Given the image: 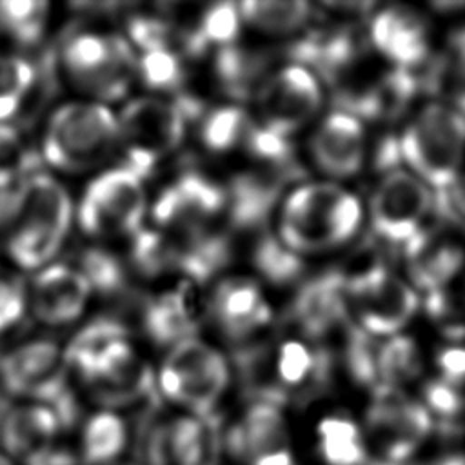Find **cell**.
I'll return each mask as SVG.
<instances>
[{
    "label": "cell",
    "mask_w": 465,
    "mask_h": 465,
    "mask_svg": "<svg viewBox=\"0 0 465 465\" xmlns=\"http://www.w3.org/2000/svg\"><path fill=\"white\" fill-rule=\"evenodd\" d=\"M133 331L120 320L98 316L76 327L73 336L62 345L67 372L73 385H84L91 372L124 341L131 340Z\"/></svg>",
    "instance_id": "603a6c76"
},
{
    "label": "cell",
    "mask_w": 465,
    "mask_h": 465,
    "mask_svg": "<svg viewBox=\"0 0 465 465\" xmlns=\"http://www.w3.org/2000/svg\"><path fill=\"white\" fill-rule=\"evenodd\" d=\"M300 174V169H249L232 174L225 183L223 218L232 231H254L262 227L285 185Z\"/></svg>",
    "instance_id": "ffe728a7"
},
{
    "label": "cell",
    "mask_w": 465,
    "mask_h": 465,
    "mask_svg": "<svg viewBox=\"0 0 465 465\" xmlns=\"http://www.w3.org/2000/svg\"><path fill=\"white\" fill-rule=\"evenodd\" d=\"M420 371V358L416 343L407 336H392L380 345L378 374L380 385L394 387L412 380Z\"/></svg>",
    "instance_id": "b9f144b4"
},
{
    "label": "cell",
    "mask_w": 465,
    "mask_h": 465,
    "mask_svg": "<svg viewBox=\"0 0 465 465\" xmlns=\"http://www.w3.org/2000/svg\"><path fill=\"white\" fill-rule=\"evenodd\" d=\"M272 322V309L254 278L225 274L205 289V327L243 347Z\"/></svg>",
    "instance_id": "8fae6325"
},
{
    "label": "cell",
    "mask_w": 465,
    "mask_h": 465,
    "mask_svg": "<svg viewBox=\"0 0 465 465\" xmlns=\"http://www.w3.org/2000/svg\"><path fill=\"white\" fill-rule=\"evenodd\" d=\"M71 385L64 347L51 338H27L0 352V391L13 401L56 405Z\"/></svg>",
    "instance_id": "9c48e42d"
},
{
    "label": "cell",
    "mask_w": 465,
    "mask_h": 465,
    "mask_svg": "<svg viewBox=\"0 0 465 465\" xmlns=\"http://www.w3.org/2000/svg\"><path fill=\"white\" fill-rule=\"evenodd\" d=\"M242 151L263 169H296L289 138L260 122L251 125Z\"/></svg>",
    "instance_id": "60d3db41"
},
{
    "label": "cell",
    "mask_w": 465,
    "mask_h": 465,
    "mask_svg": "<svg viewBox=\"0 0 465 465\" xmlns=\"http://www.w3.org/2000/svg\"><path fill=\"white\" fill-rule=\"evenodd\" d=\"M452 47H454V51H456L458 60H460L461 65L465 67V29L458 31V33L452 36Z\"/></svg>",
    "instance_id": "681fc988"
},
{
    "label": "cell",
    "mask_w": 465,
    "mask_h": 465,
    "mask_svg": "<svg viewBox=\"0 0 465 465\" xmlns=\"http://www.w3.org/2000/svg\"><path fill=\"white\" fill-rule=\"evenodd\" d=\"M231 381L229 358L203 336L173 345L154 365V392L176 412L214 418Z\"/></svg>",
    "instance_id": "277c9868"
},
{
    "label": "cell",
    "mask_w": 465,
    "mask_h": 465,
    "mask_svg": "<svg viewBox=\"0 0 465 465\" xmlns=\"http://www.w3.org/2000/svg\"><path fill=\"white\" fill-rule=\"evenodd\" d=\"M122 35L136 54L167 47L178 49V24L169 15L131 13Z\"/></svg>",
    "instance_id": "ab89813d"
},
{
    "label": "cell",
    "mask_w": 465,
    "mask_h": 465,
    "mask_svg": "<svg viewBox=\"0 0 465 465\" xmlns=\"http://www.w3.org/2000/svg\"><path fill=\"white\" fill-rule=\"evenodd\" d=\"M36 145L15 122H0V193L11 191L36 169Z\"/></svg>",
    "instance_id": "74e56055"
},
{
    "label": "cell",
    "mask_w": 465,
    "mask_h": 465,
    "mask_svg": "<svg viewBox=\"0 0 465 465\" xmlns=\"http://www.w3.org/2000/svg\"><path fill=\"white\" fill-rule=\"evenodd\" d=\"M252 124L254 120L240 104L223 102L203 109L194 122V134L202 151L211 156H225L242 151Z\"/></svg>",
    "instance_id": "f546056e"
},
{
    "label": "cell",
    "mask_w": 465,
    "mask_h": 465,
    "mask_svg": "<svg viewBox=\"0 0 465 465\" xmlns=\"http://www.w3.org/2000/svg\"><path fill=\"white\" fill-rule=\"evenodd\" d=\"M222 434L225 460L238 465H294L282 403L256 398Z\"/></svg>",
    "instance_id": "5bb4252c"
},
{
    "label": "cell",
    "mask_w": 465,
    "mask_h": 465,
    "mask_svg": "<svg viewBox=\"0 0 465 465\" xmlns=\"http://www.w3.org/2000/svg\"><path fill=\"white\" fill-rule=\"evenodd\" d=\"M432 465H465V454H452L445 456L443 460L432 463Z\"/></svg>",
    "instance_id": "f907efd6"
},
{
    "label": "cell",
    "mask_w": 465,
    "mask_h": 465,
    "mask_svg": "<svg viewBox=\"0 0 465 465\" xmlns=\"http://www.w3.org/2000/svg\"><path fill=\"white\" fill-rule=\"evenodd\" d=\"M251 100L262 125L289 136L316 113L322 93L307 67L291 64L263 76Z\"/></svg>",
    "instance_id": "e0dca14e"
},
{
    "label": "cell",
    "mask_w": 465,
    "mask_h": 465,
    "mask_svg": "<svg viewBox=\"0 0 465 465\" xmlns=\"http://www.w3.org/2000/svg\"><path fill=\"white\" fill-rule=\"evenodd\" d=\"M232 252L234 247L229 232L218 225L176 236L174 278L207 289L218 278L225 276V269L232 262Z\"/></svg>",
    "instance_id": "cb8c5ba5"
},
{
    "label": "cell",
    "mask_w": 465,
    "mask_h": 465,
    "mask_svg": "<svg viewBox=\"0 0 465 465\" xmlns=\"http://www.w3.org/2000/svg\"><path fill=\"white\" fill-rule=\"evenodd\" d=\"M223 434L214 418L171 411L143 441L140 465H223Z\"/></svg>",
    "instance_id": "7c38bea8"
},
{
    "label": "cell",
    "mask_w": 465,
    "mask_h": 465,
    "mask_svg": "<svg viewBox=\"0 0 465 465\" xmlns=\"http://www.w3.org/2000/svg\"><path fill=\"white\" fill-rule=\"evenodd\" d=\"M56 67L76 98L111 107L124 104L136 85V53L122 31L104 27L71 31L58 47Z\"/></svg>",
    "instance_id": "3957f363"
},
{
    "label": "cell",
    "mask_w": 465,
    "mask_h": 465,
    "mask_svg": "<svg viewBox=\"0 0 465 465\" xmlns=\"http://www.w3.org/2000/svg\"><path fill=\"white\" fill-rule=\"evenodd\" d=\"M432 429L430 414L420 403L405 400L398 389L378 385L367 411V430L387 461L403 463Z\"/></svg>",
    "instance_id": "d6986e66"
},
{
    "label": "cell",
    "mask_w": 465,
    "mask_h": 465,
    "mask_svg": "<svg viewBox=\"0 0 465 465\" xmlns=\"http://www.w3.org/2000/svg\"><path fill=\"white\" fill-rule=\"evenodd\" d=\"M27 316L25 287L9 274H0V338L11 334Z\"/></svg>",
    "instance_id": "ee69618b"
},
{
    "label": "cell",
    "mask_w": 465,
    "mask_h": 465,
    "mask_svg": "<svg viewBox=\"0 0 465 465\" xmlns=\"http://www.w3.org/2000/svg\"><path fill=\"white\" fill-rule=\"evenodd\" d=\"M74 227V198L64 180L35 171L11 189L0 213V256L18 272L35 274L58 260Z\"/></svg>",
    "instance_id": "6da1fadb"
},
{
    "label": "cell",
    "mask_w": 465,
    "mask_h": 465,
    "mask_svg": "<svg viewBox=\"0 0 465 465\" xmlns=\"http://www.w3.org/2000/svg\"><path fill=\"white\" fill-rule=\"evenodd\" d=\"M209 76L231 104L247 102L252 98L263 80V60L240 44L214 51L209 58Z\"/></svg>",
    "instance_id": "83f0119b"
},
{
    "label": "cell",
    "mask_w": 465,
    "mask_h": 465,
    "mask_svg": "<svg viewBox=\"0 0 465 465\" xmlns=\"http://www.w3.org/2000/svg\"><path fill=\"white\" fill-rule=\"evenodd\" d=\"M425 400L430 411L440 414L441 418H452L461 412L463 409V398L460 396L456 385L440 380L430 381L425 387Z\"/></svg>",
    "instance_id": "bcb514c9"
},
{
    "label": "cell",
    "mask_w": 465,
    "mask_h": 465,
    "mask_svg": "<svg viewBox=\"0 0 465 465\" xmlns=\"http://www.w3.org/2000/svg\"><path fill=\"white\" fill-rule=\"evenodd\" d=\"M345 291L361 329L369 334L398 332L418 309L416 292L378 263L351 278L345 276Z\"/></svg>",
    "instance_id": "9a60e30c"
},
{
    "label": "cell",
    "mask_w": 465,
    "mask_h": 465,
    "mask_svg": "<svg viewBox=\"0 0 465 465\" xmlns=\"http://www.w3.org/2000/svg\"><path fill=\"white\" fill-rule=\"evenodd\" d=\"M223 213V183L207 173L189 169L174 174L149 198L147 222L169 234L182 236L216 227Z\"/></svg>",
    "instance_id": "30bf717a"
},
{
    "label": "cell",
    "mask_w": 465,
    "mask_h": 465,
    "mask_svg": "<svg viewBox=\"0 0 465 465\" xmlns=\"http://www.w3.org/2000/svg\"><path fill=\"white\" fill-rule=\"evenodd\" d=\"M65 423L53 403L15 401L0 418V450L22 465L60 443Z\"/></svg>",
    "instance_id": "44dd1931"
},
{
    "label": "cell",
    "mask_w": 465,
    "mask_h": 465,
    "mask_svg": "<svg viewBox=\"0 0 465 465\" xmlns=\"http://www.w3.org/2000/svg\"><path fill=\"white\" fill-rule=\"evenodd\" d=\"M145 180L120 163L87 178L74 200V227L93 243L127 242L147 223Z\"/></svg>",
    "instance_id": "8992f818"
},
{
    "label": "cell",
    "mask_w": 465,
    "mask_h": 465,
    "mask_svg": "<svg viewBox=\"0 0 465 465\" xmlns=\"http://www.w3.org/2000/svg\"><path fill=\"white\" fill-rule=\"evenodd\" d=\"M140 332L154 347L167 351L205 327V289L171 278L151 292L140 307Z\"/></svg>",
    "instance_id": "4fadbf2b"
},
{
    "label": "cell",
    "mask_w": 465,
    "mask_h": 465,
    "mask_svg": "<svg viewBox=\"0 0 465 465\" xmlns=\"http://www.w3.org/2000/svg\"><path fill=\"white\" fill-rule=\"evenodd\" d=\"M372 44L398 67H414L429 58L423 24L403 9L380 13L371 27Z\"/></svg>",
    "instance_id": "4316f807"
},
{
    "label": "cell",
    "mask_w": 465,
    "mask_h": 465,
    "mask_svg": "<svg viewBox=\"0 0 465 465\" xmlns=\"http://www.w3.org/2000/svg\"><path fill=\"white\" fill-rule=\"evenodd\" d=\"M76 269L87 282L93 296H114L124 292L131 272L124 254L107 243H91L76 258Z\"/></svg>",
    "instance_id": "e575fe53"
},
{
    "label": "cell",
    "mask_w": 465,
    "mask_h": 465,
    "mask_svg": "<svg viewBox=\"0 0 465 465\" xmlns=\"http://www.w3.org/2000/svg\"><path fill=\"white\" fill-rule=\"evenodd\" d=\"M432 207L434 196L425 182L405 171L392 169L372 194V227L381 238L407 245L421 232V222Z\"/></svg>",
    "instance_id": "ac0fdd59"
},
{
    "label": "cell",
    "mask_w": 465,
    "mask_h": 465,
    "mask_svg": "<svg viewBox=\"0 0 465 465\" xmlns=\"http://www.w3.org/2000/svg\"><path fill=\"white\" fill-rule=\"evenodd\" d=\"M134 80L145 94L176 98L185 87L187 60L176 47L138 53Z\"/></svg>",
    "instance_id": "d6a6232c"
},
{
    "label": "cell",
    "mask_w": 465,
    "mask_h": 465,
    "mask_svg": "<svg viewBox=\"0 0 465 465\" xmlns=\"http://www.w3.org/2000/svg\"><path fill=\"white\" fill-rule=\"evenodd\" d=\"M124 258L131 276L149 282L171 280L174 278L176 236L147 222L127 240Z\"/></svg>",
    "instance_id": "4dcf8cb0"
},
{
    "label": "cell",
    "mask_w": 465,
    "mask_h": 465,
    "mask_svg": "<svg viewBox=\"0 0 465 465\" xmlns=\"http://www.w3.org/2000/svg\"><path fill=\"white\" fill-rule=\"evenodd\" d=\"M320 452L329 465H365L367 452L358 436H320Z\"/></svg>",
    "instance_id": "f6af8a7d"
},
{
    "label": "cell",
    "mask_w": 465,
    "mask_h": 465,
    "mask_svg": "<svg viewBox=\"0 0 465 465\" xmlns=\"http://www.w3.org/2000/svg\"><path fill=\"white\" fill-rule=\"evenodd\" d=\"M22 465H82L74 449L64 447L62 443L29 458Z\"/></svg>",
    "instance_id": "c3c4849f"
},
{
    "label": "cell",
    "mask_w": 465,
    "mask_h": 465,
    "mask_svg": "<svg viewBox=\"0 0 465 465\" xmlns=\"http://www.w3.org/2000/svg\"><path fill=\"white\" fill-rule=\"evenodd\" d=\"M131 427L124 412L96 407L80 420L74 452L82 465H111L125 460Z\"/></svg>",
    "instance_id": "484cf974"
},
{
    "label": "cell",
    "mask_w": 465,
    "mask_h": 465,
    "mask_svg": "<svg viewBox=\"0 0 465 465\" xmlns=\"http://www.w3.org/2000/svg\"><path fill=\"white\" fill-rule=\"evenodd\" d=\"M456 113L461 116V120L465 122V93L458 98V109H456Z\"/></svg>",
    "instance_id": "816d5d0a"
},
{
    "label": "cell",
    "mask_w": 465,
    "mask_h": 465,
    "mask_svg": "<svg viewBox=\"0 0 465 465\" xmlns=\"http://www.w3.org/2000/svg\"><path fill=\"white\" fill-rule=\"evenodd\" d=\"M25 296L27 316L47 329L80 323L94 298L76 265L60 260L31 274Z\"/></svg>",
    "instance_id": "2e32d148"
},
{
    "label": "cell",
    "mask_w": 465,
    "mask_h": 465,
    "mask_svg": "<svg viewBox=\"0 0 465 465\" xmlns=\"http://www.w3.org/2000/svg\"><path fill=\"white\" fill-rule=\"evenodd\" d=\"M411 260L412 282L429 292L443 289L463 265V252L450 243L430 245L429 238L420 232L405 245Z\"/></svg>",
    "instance_id": "1f68e13d"
},
{
    "label": "cell",
    "mask_w": 465,
    "mask_h": 465,
    "mask_svg": "<svg viewBox=\"0 0 465 465\" xmlns=\"http://www.w3.org/2000/svg\"><path fill=\"white\" fill-rule=\"evenodd\" d=\"M116 109L84 98L54 105L38 134V160L58 178L87 176L111 167L118 158Z\"/></svg>",
    "instance_id": "7a4b0ae2"
},
{
    "label": "cell",
    "mask_w": 465,
    "mask_h": 465,
    "mask_svg": "<svg viewBox=\"0 0 465 465\" xmlns=\"http://www.w3.org/2000/svg\"><path fill=\"white\" fill-rule=\"evenodd\" d=\"M238 9L243 27L263 35L292 33L311 16V5L302 0H247Z\"/></svg>",
    "instance_id": "8d00e7d4"
},
{
    "label": "cell",
    "mask_w": 465,
    "mask_h": 465,
    "mask_svg": "<svg viewBox=\"0 0 465 465\" xmlns=\"http://www.w3.org/2000/svg\"><path fill=\"white\" fill-rule=\"evenodd\" d=\"M53 5L42 0H0L2 51L25 53L42 45L51 22Z\"/></svg>",
    "instance_id": "f1b7e54d"
},
{
    "label": "cell",
    "mask_w": 465,
    "mask_h": 465,
    "mask_svg": "<svg viewBox=\"0 0 465 465\" xmlns=\"http://www.w3.org/2000/svg\"><path fill=\"white\" fill-rule=\"evenodd\" d=\"M361 220L360 202L338 185L305 183L280 209L278 238L294 252H314L347 242Z\"/></svg>",
    "instance_id": "52a82bcc"
},
{
    "label": "cell",
    "mask_w": 465,
    "mask_h": 465,
    "mask_svg": "<svg viewBox=\"0 0 465 465\" xmlns=\"http://www.w3.org/2000/svg\"><path fill=\"white\" fill-rule=\"evenodd\" d=\"M378 354L380 347L374 343L372 334L351 323L345 340V363L356 381L372 385L374 389L380 385Z\"/></svg>",
    "instance_id": "7bdbcfd3"
},
{
    "label": "cell",
    "mask_w": 465,
    "mask_h": 465,
    "mask_svg": "<svg viewBox=\"0 0 465 465\" xmlns=\"http://www.w3.org/2000/svg\"><path fill=\"white\" fill-rule=\"evenodd\" d=\"M254 271L274 285H287L300 278L303 262L298 252L289 249L278 236L262 234L251 251Z\"/></svg>",
    "instance_id": "f35d334b"
},
{
    "label": "cell",
    "mask_w": 465,
    "mask_h": 465,
    "mask_svg": "<svg viewBox=\"0 0 465 465\" xmlns=\"http://www.w3.org/2000/svg\"><path fill=\"white\" fill-rule=\"evenodd\" d=\"M318 165L334 176L354 174L363 160V127L358 118L336 111L329 114L311 140Z\"/></svg>",
    "instance_id": "d4e9b609"
},
{
    "label": "cell",
    "mask_w": 465,
    "mask_h": 465,
    "mask_svg": "<svg viewBox=\"0 0 465 465\" xmlns=\"http://www.w3.org/2000/svg\"><path fill=\"white\" fill-rule=\"evenodd\" d=\"M347 303L345 274L327 271L300 287L291 303V316L303 334L318 338L347 320Z\"/></svg>",
    "instance_id": "7402d4cb"
},
{
    "label": "cell",
    "mask_w": 465,
    "mask_h": 465,
    "mask_svg": "<svg viewBox=\"0 0 465 465\" xmlns=\"http://www.w3.org/2000/svg\"><path fill=\"white\" fill-rule=\"evenodd\" d=\"M438 367L443 374V380L456 385L465 380V349L452 347L443 349L438 354Z\"/></svg>",
    "instance_id": "7dc6e473"
},
{
    "label": "cell",
    "mask_w": 465,
    "mask_h": 465,
    "mask_svg": "<svg viewBox=\"0 0 465 465\" xmlns=\"http://www.w3.org/2000/svg\"><path fill=\"white\" fill-rule=\"evenodd\" d=\"M111 465H140V463L129 461V460H122V461H116V463H111Z\"/></svg>",
    "instance_id": "db71d44e"
},
{
    "label": "cell",
    "mask_w": 465,
    "mask_h": 465,
    "mask_svg": "<svg viewBox=\"0 0 465 465\" xmlns=\"http://www.w3.org/2000/svg\"><path fill=\"white\" fill-rule=\"evenodd\" d=\"M118 163L147 180L185 142L193 118L182 100L131 94L116 109Z\"/></svg>",
    "instance_id": "5b68a950"
},
{
    "label": "cell",
    "mask_w": 465,
    "mask_h": 465,
    "mask_svg": "<svg viewBox=\"0 0 465 465\" xmlns=\"http://www.w3.org/2000/svg\"><path fill=\"white\" fill-rule=\"evenodd\" d=\"M38 73L25 54L0 51V122H15L31 100Z\"/></svg>",
    "instance_id": "d590c367"
},
{
    "label": "cell",
    "mask_w": 465,
    "mask_h": 465,
    "mask_svg": "<svg viewBox=\"0 0 465 465\" xmlns=\"http://www.w3.org/2000/svg\"><path fill=\"white\" fill-rule=\"evenodd\" d=\"M276 376V387L283 394L282 385L298 387L303 383L318 385L327 380L331 369V356L325 349H309L302 341L289 340L282 343L274 354L269 358Z\"/></svg>",
    "instance_id": "836d02e7"
},
{
    "label": "cell",
    "mask_w": 465,
    "mask_h": 465,
    "mask_svg": "<svg viewBox=\"0 0 465 465\" xmlns=\"http://www.w3.org/2000/svg\"><path fill=\"white\" fill-rule=\"evenodd\" d=\"M0 465H18V463H15L11 458H7V456L0 450Z\"/></svg>",
    "instance_id": "f5cc1de1"
},
{
    "label": "cell",
    "mask_w": 465,
    "mask_h": 465,
    "mask_svg": "<svg viewBox=\"0 0 465 465\" xmlns=\"http://www.w3.org/2000/svg\"><path fill=\"white\" fill-rule=\"evenodd\" d=\"M400 143L401 158L420 174V180L434 187L436 198L458 180L465 151V122L456 109L430 104L405 129Z\"/></svg>",
    "instance_id": "ba28073f"
}]
</instances>
